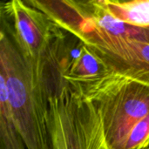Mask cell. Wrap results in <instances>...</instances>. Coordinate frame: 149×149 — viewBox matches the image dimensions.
I'll return each instance as SVG.
<instances>
[{
    "mask_svg": "<svg viewBox=\"0 0 149 149\" xmlns=\"http://www.w3.org/2000/svg\"><path fill=\"white\" fill-rule=\"evenodd\" d=\"M103 62L107 71L149 86V43L111 36L86 17L72 35Z\"/></svg>",
    "mask_w": 149,
    "mask_h": 149,
    "instance_id": "obj_4",
    "label": "cell"
},
{
    "mask_svg": "<svg viewBox=\"0 0 149 149\" xmlns=\"http://www.w3.org/2000/svg\"><path fill=\"white\" fill-rule=\"evenodd\" d=\"M95 108L101 149H124L134 126L149 113V86L107 72L96 78L65 79Z\"/></svg>",
    "mask_w": 149,
    "mask_h": 149,
    "instance_id": "obj_1",
    "label": "cell"
},
{
    "mask_svg": "<svg viewBox=\"0 0 149 149\" xmlns=\"http://www.w3.org/2000/svg\"><path fill=\"white\" fill-rule=\"evenodd\" d=\"M147 149H149V148H147Z\"/></svg>",
    "mask_w": 149,
    "mask_h": 149,
    "instance_id": "obj_11",
    "label": "cell"
},
{
    "mask_svg": "<svg viewBox=\"0 0 149 149\" xmlns=\"http://www.w3.org/2000/svg\"><path fill=\"white\" fill-rule=\"evenodd\" d=\"M107 72V69L100 58L85 45L79 57L68 65L63 77L72 80L90 79Z\"/></svg>",
    "mask_w": 149,
    "mask_h": 149,
    "instance_id": "obj_8",
    "label": "cell"
},
{
    "mask_svg": "<svg viewBox=\"0 0 149 149\" xmlns=\"http://www.w3.org/2000/svg\"><path fill=\"white\" fill-rule=\"evenodd\" d=\"M17 132L9 106L5 80L0 75V149H25Z\"/></svg>",
    "mask_w": 149,
    "mask_h": 149,
    "instance_id": "obj_9",
    "label": "cell"
},
{
    "mask_svg": "<svg viewBox=\"0 0 149 149\" xmlns=\"http://www.w3.org/2000/svg\"><path fill=\"white\" fill-rule=\"evenodd\" d=\"M148 148L149 113L132 129L124 149H147Z\"/></svg>",
    "mask_w": 149,
    "mask_h": 149,
    "instance_id": "obj_10",
    "label": "cell"
},
{
    "mask_svg": "<svg viewBox=\"0 0 149 149\" xmlns=\"http://www.w3.org/2000/svg\"><path fill=\"white\" fill-rule=\"evenodd\" d=\"M45 92L52 149H85L79 93L63 75L46 85Z\"/></svg>",
    "mask_w": 149,
    "mask_h": 149,
    "instance_id": "obj_5",
    "label": "cell"
},
{
    "mask_svg": "<svg viewBox=\"0 0 149 149\" xmlns=\"http://www.w3.org/2000/svg\"><path fill=\"white\" fill-rule=\"evenodd\" d=\"M0 75L7 88L14 127L27 149H52L48 101L42 81L1 25Z\"/></svg>",
    "mask_w": 149,
    "mask_h": 149,
    "instance_id": "obj_2",
    "label": "cell"
},
{
    "mask_svg": "<svg viewBox=\"0 0 149 149\" xmlns=\"http://www.w3.org/2000/svg\"><path fill=\"white\" fill-rule=\"evenodd\" d=\"M112 17L128 24L149 28V0H98Z\"/></svg>",
    "mask_w": 149,
    "mask_h": 149,
    "instance_id": "obj_7",
    "label": "cell"
},
{
    "mask_svg": "<svg viewBox=\"0 0 149 149\" xmlns=\"http://www.w3.org/2000/svg\"><path fill=\"white\" fill-rule=\"evenodd\" d=\"M81 2L88 17L101 31L113 37L149 43V28L136 27L116 19L99 4L98 0Z\"/></svg>",
    "mask_w": 149,
    "mask_h": 149,
    "instance_id": "obj_6",
    "label": "cell"
},
{
    "mask_svg": "<svg viewBox=\"0 0 149 149\" xmlns=\"http://www.w3.org/2000/svg\"><path fill=\"white\" fill-rule=\"evenodd\" d=\"M1 25L8 31L23 58L42 81L66 32L45 13L22 0L1 3Z\"/></svg>",
    "mask_w": 149,
    "mask_h": 149,
    "instance_id": "obj_3",
    "label": "cell"
}]
</instances>
